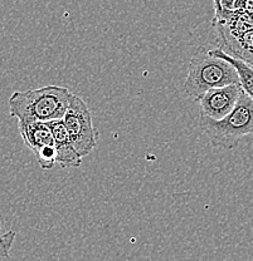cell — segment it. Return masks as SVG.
I'll return each mask as SVG.
<instances>
[{
	"mask_svg": "<svg viewBox=\"0 0 253 261\" xmlns=\"http://www.w3.org/2000/svg\"><path fill=\"white\" fill-rule=\"evenodd\" d=\"M73 94L67 88L47 86L38 89L14 92L9 98L10 116L18 121L51 122L62 119Z\"/></svg>",
	"mask_w": 253,
	"mask_h": 261,
	"instance_id": "6da1fadb",
	"label": "cell"
},
{
	"mask_svg": "<svg viewBox=\"0 0 253 261\" xmlns=\"http://www.w3.org/2000/svg\"><path fill=\"white\" fill-rule=\"evenodd\" d=\"M229 84H239L235 67L224 59L212 56L203 45L198 48L190 59L184 82L187 96L199 100L211 89Z\"/></svg>",
	"mask_w": 253,
	"mask_h": 261,
	"instance_id": "7a4b0ae2",
	"label": "cell"
},
{
	"mask_svg": "<svg viewBox=\"0 0 253 261\" xmlns=\"http://www.w3.org/2000/svg\"><path fill=\"white\" fill-rule=\"evenodd\" d=\"M199 127L214 147L235 148L242 138L253 135V99L242 89L232 112L218 121L200 114Z\"/></svg>",
	"mask_w": 253,
	"mask_h": 261,
	"instance_id": "3957f363",
	"label": "cell"
},
{
	"mask_svg": "<svg viewBox=\"0 0 253 261\" xmlns=\"http://www.w3.org/2000/svg\"><path fill=\"white\" fill-rule=\"evenodd\" d=\"M62 119L76 151L84 159L96 147L99 133L94 126L92 114L82 98L73 94L70 107Z\"/></svg>",
	"mask_w": 253,
	"mask_h": 261,
	"instance_id": "277c9868",
	"label": "cell"
},
{
	"mask_svg": "<svg viewBox=\"0 0 253 261\" xmlns=\"http://www.w3.org/2000/svg\"><path fill=\"white\" fill-rule=\"evenodd\" d=\"M241 93V84H229L211 89L198 100L202 110L200 114L216 121L224 118L236 107Z\"/></svg>",
	"mask_w": 253,
	"mask_h": 261,
	"instance_id": "5b68a950",
	"label": "cell"
},
{
	"mask_svg": "<svg viewBox=\"0 0 253 261\" xmlns=\"http://www.w3.org/2000/svg\"><path fill=\"white\" fill-rule=\"evenodd\" d=\"M52 130L54 138V146L57 149V163L61 167H78L82 163V157L77 153L72 141H71L70 133L64 126L63 119H56V121L47 122Z\"/></svg>",
	"mask_w": 253,
	"mask_h": 261,
	"instance_id": "8992f818",
	"label": "cell"
},
{
	"mask_svg": "<svg viewBox=\"0 0 253 261\" xmlns=\"http://www.w3.org/2000/svg\"><path fill=\"white\" fill-rule=\"evenodd\" d=\"M18 128L26 146L33 153H37L43 147L54 145L52 130L45 122L18 121Z\"/></svg>",
	"mask_w": 253,
	"mask_h": 261,
	"instance_id": "52a82bcc",
	"label": "cell"
},
{
	"mask_svg": "<svg viewBox=\"0 0 253 261\" xmlns=\"http://www.w3.org/2000/svg\"><path fill=\"white\" fill-rule=\"evenodd\" d=\"M220 40L223 50L253 65V28L236 37L220 38Z\"/></svg>",
	"mask_w": 253,
	"mask_h": 261,
	"instance_id": "ba28073f",
	"label": "cell"
},
{
	"mask_svg": "<svg viewBox=\"0 0 253 261\" xmlns=\"http://www.w3.org/2000/svg\"><path fill=\"white\" fill-rule=\"evenodd\" d=\"M209 53L213 57H217V58L229 62L235 67L242 89L253 99V65L242 61V59L231 56L227 51L223 50L222 48L212 49V50H209Z\"/></svg>",
	"mask_w": 253,
	"mask_h": 261,
	"instance_id": "9c48e42d",
	"label": "cell"
},
{
	"mask_svg": "<svg viewBox=\"0 0 253 261\" xmlns=\"http://www.w3.org/2000/svg\"><path fill=\"white\" fill-rule=\"evenodd\" d=\"M214 16H220L225 10H231L235 7L236 0H213Z\"/></svg>",
	"mask_w": 253,
	"mask_h": 261,
	"instance_id": "30bf717a",
	"label": "cell"
},
{
	"mask_svg": "<svg viewBox=\"0 0 253 261\" xmlns=\"http://www.w3.org/2000/svg\"><path fill=\"white\" fill-rule=\"evenodd\" d=\"M15 236H17V233H15L14 231H8L4 235H0V247L4 249L8 254H9L10 250H12V246L15 240Z\"/></svg>",
	"mask_w": 253,
	"mask_h": 261,
	"instance_id": "8fae6325",
	"label": "cell"
},
{
	"mask_svg": "<svg viewBox=\"0 0 253 261\" xmlns=\"http://www.w3.org/2000/svg\"><path fill=\"white\" fill-rule=\"evenodd\" d=\"M233 9H241L253 18V0H236Z\"/></svg>",
	"mask_w": 253,
	"mask_h": 261,
	"instance_id": "7c38bea8",
	"label": "cell"
},
{
	"mask_svg": "<svg viewBox=\"0 0 253 261\" xmlns=\"http://www.w3.org/2000/svg\"><path fill=\"white\" fill-rule=\"evenodd\" d=\"M0 257H9V254L4 249H2V247H0Z\"/></svg>",
	"mask_w": 253,
	"mask_h": 261,
	"instance_id": "4fadbf2b",
	"label": "cell"
}]
</instances>
